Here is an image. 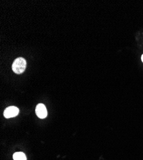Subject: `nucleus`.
<instances>
[{
    "label": "nucleus",
    "instance_id": "obj_1",
    "mask_svg": "<svg viewBox=\"0 0 143 160\" xmlns=\"http://www.w3.org/2000/svg\"><path fill=\"white\" fill-rule=\"evenodd\" d=\"M27 68V61L22 57L16 58L12 64V69L16 74H22Z\"/></svg>",
    "mask_w": 143,
    "mask_h": 160
},
{
    "label": "nucleus",
    "instance_id": "obj_2",
    "mask_svg": "<svg viewBox=\"0 0 143 160\" xmlns=\"http://www.w3.org/2000/svg\"><path fill=\"white\" fill-rule=\"evenodd\" d=\"M35 113L37 117L40 118H45L48 115V112L44 104H38L36 106Z\"/></svg>",
    "mask_w": 143,
    "mask_h": 160
},
{
    "label": "nucleus",
    "instance_id": "obj_3",
    "mask_svg": "<svg viewBox=\"0 0 143 160\" xmlns=\"http://www.w3.org/2000/svg\"><path fill=\"white\" fill-rule=\"evenodd\" d=\"M19 110L16 106H10L4 111V117L7 118L14 117L19 114Z\"/></svg>",
    "mask_w": 143,
    "mask_h": 160
},
{
    "label": "nucleus",
    "instance_id": "obj_4",
    "mask_svg": "<svg viewBox=\"0 0 143 160\" xmlns=\"http://www.w3.org/2000/svg\"><path fill=\"white\" fill-rule=\"evenodd\" d=\"M13 158L14 160H27V156L22 152L14 153L13 155Z\"/></svg>",
    "mask_w": 143,
    "mask_h": 160
},
{
    "label": "nucleus",
    "instance_id": "obj_5",
    "mask_svg": "<svg viewBox=\"0 0 143 160\" xmlns=\"http://www.w3.org/2000/svg\"><path fill=\"white\" fill-rule=\"evenodd\" d=\"M141 60H142V62H143V55H142V57H141Z\"/></svg>",
    "mask_w": 143,
    "mask_h": 160
}]
</instances>
